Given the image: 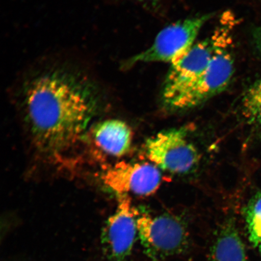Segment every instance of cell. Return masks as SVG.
I'll use <instances>...</instances> for the list:
<instances>
[{"mask_svg": "<svg viewBox=\"0 0 261 261\" xmlns=\"http://www.w3.org/2000/svg\"><path fill=\"white\" fill-rule=\"evenodd\" d=\"M236 23V18L228 14L226 20L222 21L213 35L195 43L184 57L171 65L162 90V102L165 107L190 88L203 74L225 33Z\"/></svg>", "mask_w": 261, "mask_h": 261, "instance_id": "7a4b0ae2", "label": "cell"}, {"mask_svg": "<svg viewBox=\"0 0 261 261\" xmlns=\"http://www.w3.org/2000/svg\"><path fill=\"white\" fill-rule=\"evenodd\" d=\"M138 1L147 3H156L161 1V0H138Z\"/></svg>", "mask_w": 261, "mask_h": 261, "instance_id": "5bb4252c", "label": "cell"}, {"mask_svg": "<svg viewBox=\"0 0 261 261\" xmlns=\"http://www.w3.org/2000/svg\"><path fill=\"white\" fill-rule=\"evenodd\" d=\"M208 261H248L243 241L233 221L226 222L218 230Z\"/></svg>", "mask_w": 261, "mask_h": 261, "instance_id": "30bf717a", "label": "cell"}, {"mask_svg": "<svg viewBox=\"0 0 261 261\" xmlns=\"http://www.w3.org/2000/svg\"><path fill=\"white\" fill-rule=\"evenodd\" d=\"M250 243L261 253V193L251 199L245 210Z\"/></svg>", "mask_w": 261, "mask_h": 261, "instance_id": "8fae6325", "label": "cell"}, {"mask_svg": "<svg viewBox=\"0 0 261 261\" xmlns=\"http://www.w3.org/2000/svg\"><path fill=\"white\" fill-rule=\"evenodd\" d=\"M253 43L256 51L261 55V27L256 29L254 31Z\"/></svg>", "mask_w": 261, "mask_h": 261, "instance_id": "4fadbf2b", "label": "cell"}, {"mask_svg": "<svg viewBox=\"0 0 261 261\" xmlns=\"http://www.w3.org/2000/svg\"><path fill=\"white\" fill-rule=\"evenodd\" d=\"M211 17V14L196 16L168 25L160 32L151 46L130 59L128 64H174L193 46L199 33Z\"/></svg>", "mask_w": 261, "mask_h": 261, "instance_id": "5b68a950", "label": "cell"}, {"mask_svg": "<svg viewBox=\"0 0 261 261\" xmlns=\"http://www.w3.org/2000/svg\"><path fill=\"white\" fill-rule=\"evenodd\" d=\"M234 25L225 33L207 69L198 80L176 98L166 109L181 111L193 109L226 90L234 74V58L231 51V34Z\"/></svg>", "mask_w": 261, "mask_h": 261, "instance_id": "277c9868", "label": "cell"}, {"mask_svg": "<svg viewBox=\"0 0 261 261\" xmlns=\"http://www.w3.org/2000/svg\"><path fill=\"white\" fill-rule=\"evenodd\" d=\"M94 143L107 155L120 158L129 151L133 132L129 126L118 119L104 120L93 130Z\"/></svg>", "mask_w": 261, "mask_h": 261, "instance_id": "9c48e42d", "label": "cell"}, {"mask_svg": "<svg viewBox=\"0 0 261 261\" xmlns=\"http://www.w3.org/2000/svg\"><path fill=\"white\" fill-rule=\"evenodd\" d=\"M103 184L121 195L148 196L158 190L162 175L158 166L149 163H117L103 173Z\"/></svg>", "mask_w": 261, "mask_h": 261, "instance_id": "ba28073f", "label": "cell"}, {"mask_svg": "<svg viewBox=\"0 0 261 261\" xmlns=\"http://www.w3.org/2000/svg\"><path fill=\"white\" fill-rule=\"evenodd\" d=\"M138 237L136 208L128 195L119 196L115 212L104 226L101 243L109 261H129Z\"/></svg>", "mask_w": 261, "mask_h": 261, "instance_id": "52a82bcc", "label": "cell"}, {"mask_svg": "<svg viewBox=\"0 0 261 261\" xmlns=\"http://www.w3.org/2000/svg\"><path fill=\"white\" fill-rule=\"evenodd\" d=\"M136 219L140 243L151 260H164L188 249V228L179 218L167 214L153 216L136 208Z\"/></svg>", "mask_w": 261, "mask_h": 261, "instance_id": "3957f363", "label": "cell"}, {"mask_svg": "<svg viewBox=\"0 0 261 261\" xmlns=\"http://www.w3.org/2000/svg\"><path fill=\"white\" fill-rule=\"evenodd\" d=\"M147 158L158 168L172 174H187L198 164L200 155L182 129H172L147 140Z\"/></svg>", "mask_w": 261, "mask_h": 261, "instance_id": "8992f818", "label": "cell"}, {"mask_svg": "<svg viewBox=\"0 0 261 261\" xmlns=\"http://www.w3.org/2000/svg\"><path fill=\"white\" fill-rule=\"evenodd\" d=\"M242 108L244 116L250 123L261 124V77L251 84L245 92Z\"/></svg>", "mask_w": 261, "mask_h": 261, "instance_id": "7c38bea8", "label": "cell"}, {"mask_svg": "<svg viewBox=\"0 0 261 261\" xmlns=\"http://www.w3.org/2000/svg\"><path fill=\"white\" fill-rule=\"evenodd\" d=\"M24 102L36 146L53 156L67 151L83 137L100 105L93 82L64 69L33 78L25 87Z\"/></svg>", "mask_w": 261, "mask_h": 261, "instance_id": "6da1fadb", "label": "cell"}]
</instances>
